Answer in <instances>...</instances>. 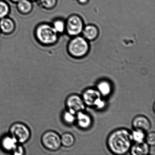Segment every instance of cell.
Here are the masks:
<instances>
[{"mask_svg": "<svg viewBox=\"0 0 155 155\" xmlns=\"http://www.w3.org/2000/svg\"><path fill=\"white\" fill-rule=\"evenodd\" d=\"M51 25L58 34L63 33L66 30V22L60 19L54 20Z\"/></svg>", "mask_w": 155, "mask_h": 155, "instance_id": "obj_18", "label": "cell"}, {"mask_svg": "<svg viewBox=\"0 0 155 155\" xmlns=\"http://www.w3.org/2000/svg\"><path fill=\"white\" fill-rule=\"evenodd\" d=\"M10 134L14 137L20 144L26 143L29 140L31 135L28 127L21 122L13 123L10 128Z\"/></svg>", "mask_w": 155, "mask_h": 155, "instance_id": "obj_5", "label": "cell"}, {"mask_svg": "<svg viewBox=\"0 0 155 155\" xmlns=\"http://www.w3.org/2000/svg\"><path fill=\"white\" fill-rule=\"evenodd\" d=\"M41 140L44 147L51 151H57L61 146L60 136L53 130H48L43 133Z\"/></svg>", "mask_w": 155, "mask_h": 155, "instance_id": "obj_6", "label": "cell"}, {"mask_svg": "<svg viewBox=\"0 0 155 155\" xmlns=\"http://www.w3.org/2000/svg\"><path fill=\"white\" fill-rule=\"evenodd\" d=\"M9 6L6 2L0 0V19L8 17L10 13Z\"/></svg>", "mask_w": 155, "mask_h": 155, "instance_id": "obj_20", "label": "cell"}, {"mask_svg": "<svg viewBox=\"0 0 155 155\" xmlns=\"http://www.w3.org/2000/svg\"><path fill=\"white\" fill-rule=\"evenodd\" d=\"M76 117L77 124L79 127L81 129H88L92 125V120L91 117L84 111L79 112L76 114Z\"/></svg>", "mask_w": 155, "mask_h": 155, "instance_id": "obj_10", "label": "cell"}, {"mask_svg": "<svg viewBox=\"0 0 155 155\" xmlns=\"http://www.w3.org/2000/svg\"><path fill=\"white\" fill-rule=\"evenodd\" d=\"M134 129L139 130L145 132H148L151 128V123L148 118L142 115L135 117L132 122Z\"/></svg>", "mask_w": 155, "mask_h": 155, "instance_id": "obj_9", "label": "cell"}, {"mask_svg": "<svg viewBox=\"0 0 155 155\" xmlns=\"http://www.w3.org/2000/svg\"><path fill=\"white\" fill-rule=\"evenodd\" d=\"M38 1L42 8L48 10L53 8L57 3V0H38Z\"/></svg>", "mask_w": 155, "mask_h": 155, "instance_id": "obj_22", "label": "cell"}, {"mask_svg": "<svg viewBox=\"0 0 155 155\" xmlns=\"http://www.w3.org/2000/svg\"><path fill=\"white\" fill-rule=\"evenodd\" d=\"M150 146L145 141L135 142L131 146L130 151L132 155H147L150 152Z\"/></svg>", "mask_w": 155, "mask_h": 155, "instance_id": "obj_12", "label": "cell"}, {"mask_svg": "<svg viewBox=\"0 0 155 155\" xmlns=\"http://www.w3.org/2000/svg\"><path fill=\"white\" fill-rule=\"evenodd\" d=\"M61 145L66 147H70L75 144L76 139L75 137L71 133L66 132L62 134L61 137Z\"/></svg>", "mask_w": 155, "mask_h": 155, "instance_id": "obj_17", "label": "cell"}, {"mask_svg": "<svg viewBox=\"0 0 155 155\" xmlns=\"http://www.w3.org/2000/svg\"><path fill=\"white\" fill-rule=\"evenodd\" d=\"M0 143L3 150L6 152L11 153H12L18 145L20 144L18 140L10 134L2 137Z\"/></svg>", "mask_w": 155, "mask_h": 155, "instance_id": "obj_11", "label": "cell"}, {"mask_svg": "<svg viewBox=\"0 0 155 155\" xmlns=\"http://www.w3.org/2000/svg\"><path fill=\"white\" fill-rule=\"evenodd\" d=\"M15 27L14 21L8 17L0 19V31L4 34L9 35L13 33Z\"/></svg>", "mask_w": 155, "mask_h": 155, "instance_id": "obj_13", "label": "cell"}, {"mask_svg": "<svg viewBox=\"0 0 155 155\" xmlns=\"http://www.w3.org/2000/svg\"><path fill=\"white\" fill-rule=\"evenodd\" d=\"M89 45L84 37L77 36L69 42L68 50L71 56L80 58L86 56L89 51Z\"/></svg>", "mask_w": 155, "mask_h": 155, "instance_id": "obj_3", "label": "cell"}, {"mask_svg": "<svg viewBox=\"0 0 155 155\" xmlns=\"http://www.w3.org/2000/svg\"><path fill=\"white\" fill-rule=\"evenodd\" d=\"M12 2H15V3H17L20 0H10Z\"/></svg>", "mask_w": 155, "mask_h": 155, "instance_id": "obj_26", "label": "cell"}, {"mask_svg": "<svg viewBox=\"0 0 155 155\" xmlns=\"http://www.w3.org/2000/svg\"><path fill=\"white\" fill-rule=\"evenodd\" d=\"M84 23L81 18L78 15H72L68 18L66 22L67 33L71 37L78 36L82 32Z\"/></svg>", "mask_w": 155, "mask_h": 155, "instance_id": "obj_7", "label": "cell"}, {"mask_svg": "<svg viewBox=\"0 0 155 155\" xmlns=\"http://www.w3.org/2000/svg\"><path fill=\"white\" fill-rule=\"evenodd\" d=\"M132 140L135 142H141L145 141L146 132L139 130L134 129L131 133Z\"/></svg>", "mask_w": 155, "mask_h": 155, "instance_id": "obj_19", "label": "cell"}, {"mask_svg": "<svg viewBox=\"0 0 155 155\" xmlns=\"http://www.w3.org/2000/svg\"><path fill=\"white\" fill-rule=\"evenodd\" d=\"M146 142L150 146H154L155 144V133L154 131L149 132L147 135H146L145 138Z\"/></svg>", "mask_w": 155, "mask_h": 155, "instance_id": "obj_23", "label": "cell"}, {"mask_svg": "<svg viewBox=\"0 0 155 155\" xmlns=\"http://www.w3.org/2000/svg\"><path fill=\"white\" fill-rule=\"evenodd\" d=\"M31 1L34 2V1H38V0H30Z\"/></svg>", "mask_w": 155, "mask_h": 155, "instance_id": "obj_27", "label": "cell"}, {"mask_svg": "<svg viewBox=\"0 0 155 155\" xmlns=\"http://www.w3.org/2000/svg\"><path fill=\"white\" fill-rule=\"evenodd\" d=\"M102 97L97 89L93 88L87 89L83 92L82 96L86 106L94 107L98 110L102 109L106 105Z\"/></svg>", "mask_w": 155, "mask_h": 155, "instance_id": "obj_4", "label": "cell"}, {"mask_svg": "<svg viewBox=\"0 0 155 155\" xmlns=\"http://www.w3.org/2000/svg\"><path fill=\"white\" fill-rule=\"evenodd\" d=\"M131 133L126 129L116 130L107 138V145L110 152L116 155H124L130 151L132 146Z\"/></svg>", "mask_w": 155, "mask_h": 155, "instance_id": "obj_1", "label": "cell"}, {"mask_svg": "<svg viewBox=\"0 0 155 155\" xmlns=\"http://www.w3.org/2000/svg\"><path fill=\"white\" fill-rule=\"evenodd\" d=\"M62 118L63 121L68 125H72L76 122V115L68 110L63 112Z\"/></svg>", "mask_w": 155, "mask_h": 155, "instance_id": "obj_21", "label": "cell"}, {"mask_svg": "<svg viewBox=\"0 0 155 155\" xmlns=\"http://www.w3.org/2000/svg\"><path fill=\"white\" fill-rule=\"evenodd\" d=\"M66 106L67 110L75 115L79 112L84 111L86 108L82 97L77 94H72L67 97Z\"/></svg>", "mask_w": 155, "mask_h": 155, "instance_id": "obj_8", "label": "cell"}, {"mask_svg": "<svg viewBox=\"0 0 155 155\" xmlns=\"http://www.w3.org/2000/svg\"><path fill=\"white\" fill-rule=\"evenodd\" d=\"M24 149L22 145L19 144L16 148L12 151V154L15 155H22L24 154Z\"/></svg>", "mask_w": 155, "mask_h": 155, "instance_id": "obj_24", "label": "cell"}, {"mask_svg": "<svg viewBox=\"0 0 155 155\" xmlns=\"http://www.w3.org/2000/svg\"><path fill=\"white\" fill-rule=\"evenodd\" d=\"M89 1V0H78L79 3L81 4H85Z\"/></svg>", "mask_w": 155, "mask_h": 155, "instance_id": "obj_25", "label": "cell"}, {"mask_svg": "<svg viewBox=\"0 0 155 155\" xmlns=\"http://www.w3.org/2000/svg\"><path fill=\"white\" fill-rule=\"evenodd\" d=\"M0 32H1V31H0Z\"/></svg>", "mask_w": 155, "mask_h": 155, "instance_id": "obj_28", "label": "cell"}, {"mask_svg": "<svg viewBox=\"0 0 155 155\" xmlns=\"http://www.w3.org/2000/svg\"><path fill=\"white\" fill-rule=\"evenodd\" d=\"M58 35L52 25L42 23L38 26L35 31V35L38 41L43 45L50 46L56 43Z\"/></svg>", "mask_w": 155, "mask_h": 155, "instance_id": "obj_2", "label": "cell"}, {"mask_svg": "<svg viewBox=\"0 0 155 155\" xmlns=\"http://www.w3.org/2000/svg\"><path fill=\"white\" fill-rule=\"evenodd\" d=\"M83 37L87 40L94 41L97 38L99 30L96 26L93 25H88L84 27L82 30Z\"/></svg>", "mask_w": 155, "mask_h": 155, "instance_id": "obj_14", "label": "cell"}, {"mask_svg": "<svg viewBox=\"0 0 155 155\" xmlns=\"http://www.w3.org/2000/svg\"><path fill=\"white\" fill-rule=\"evenodd\" d=\"M97 89L102 97H107L112 91L111 84L107 80H102L97 84Z\"/></svg>", "mask_w": 155, "mask_h": 155, "instance_id": "obj_15", "label": "cell"}, {"mask_svg": "<svg viewBox=\"0 0 155 155\" xmlns=\"http://www.w3.org/2000/svg\"><path fill=\"white\" fill-rule=\"evenodd\" d=\"M17 4V9L21 14L26 15L32 11L33 5L30 0H20Z\"/></svg>", "mask_w": 155, "mask_h": 155, "instance_id": "obj_16", "label": "cell"}]
</instances>
